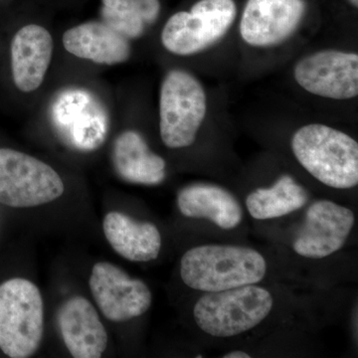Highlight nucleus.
<instances>
[{
	"mask_svg": "<svg viewBox=\"0 0 358 358\" xmlns=\"http://www.w3.org/2000/svg\"><path fill=\"white\" fill-rule=\"evenodd\" d=\"M266 273L267 262L260 252L236 245H200L180 261L181 280L204 293L258 284Z\"/></svg>",
	"mask_w": 358,
	"mask_h": 358,
	"instance_id": "1",
	"label": "nucleus"
},
{
	"mask_svg": "<svg viewBox=\"0 0 358 358\" xmlns=\"http://www.w3.org/2000/svg\"><path fill=\"white\" fill-rule=\"evenodd\" d=\"M294 155L322 185L350 189L358 183V143L348 134L322 124L301 127L292 138Z\"/></svg>",
	"mask_w": 358,
	"mask_h": 358,
	"instance_id": "2",
	"label": "nucleus"
},
{
	"mask_svg": "<svg viewBox=\"0 0 358 358\" xmlns=\"http://www.w3.org/2000/svg\"><path fill=\"white\" fill-rule=\"evenodd\" d=\"M274 298L257 284L205 293L193 308L195 324L213 338H233L258 327L272 312Z\"/></svg>",
	"mask_w": 358,
	"mask_h": 358,
	"instance_id": "3",
	"label": "nucleus"
},
{
	"mask_svg": "<svg viewBox=\"0 0 358 358\" xmlns=\"http://www.w3.org/2000/svg\"><path fill=\"white\" fill-rule=\"evenodd\" d=\"M44 329L41 293L34 282L14 278L0 285V350L11 358L30 357Z\"/></svg>",
	"mask_w": 358,
	"mask_h": 358,
	"instance_id": "4",
	"label": "nucleus"
},
{
	"mask_svg": "<svg viewBox=\"0 0 358 358\" xmlns=\"http://www.w3.org/2000/svg\"><path fill=\"white\" fill-rule=\"evenodd\" d=\"M203 86L190 73L173 70L160 87L159 131L169 148L190 147L206 115Z\"/></svg>",
	"mask_w": 358,
	"mask_h": 358,
	"instance_id": "5",
	"label": "nucleus"
},
{
	"mask_svg": "<svg viewBox=\"0 0 358 358\" xmlns=\"http://www.w3.org/2000/svg\"><path fill=\"white\" fill-rule=\"evenodd\" d=\"M236 13L234 0H199L190 11L169 17L162 29V45L179 56L206 50L225 36Z\"/></svg>",
	"mask_w": 358,
	"mask_h": 358,
	"instance_id": "6",
	"label": "nucleus"
},
{
	"mask_svg": "<svg viewBox=\"0 0 358 358\" xmlns=\"http://www.w3.org/2000/svg\"><path fill=\"white\" fill-rule=\"evenodd\" d=\"M65 186L50 166L24 152L0 148V203L30 208L58 199Z\"/></svg>",
	"mask_w": 358,
	"mask_h": 358,
	"instance_id": "7",
	"label": "nucleus"
},
{
	"mask_svg": "<svg viewBox=\"0 0 358 358\" xmlns=\"http://www.w3.org/2000/svg\"><path fill=\"white\" fill-rule=\"evenodd\" d=\"M294 76L313 95L350 100L358 95V55L338 50L315 52L296 63Z\"/></svg>",
	"mask_w": 358,
	"mask_h": 358,
	"instance_id": "8",
	"label": "nucleus"
},
{
	"mask_svg": "<svg viewBox=\"0 0 358 358\" xmlns=\"http://www.w3.org/2000/svg\"><path fill=\"white\" fill-rule=\"evenodd\" d=\"M89 286L101 312L112 322L136 319L152 306V294L148 285L110 263L94 266Z\"/></svg>",
	"mask_w": 358,
	"mask_h": 358,
	"instance_id": "9",
	"label": "nucleus"
},
{
	"mask_svg": "<svg viewBox=\"0 0 358 358\" xmlns=\"http://www.w3.org/2000/svg\"><path fill=\"white\" fill-rule=\"evenodd\" d=\"M355 222V213L348 207L331 200L313 202L294 237V251L308 259L331 256L345 246Z\"/></svg>",
	"mask_w": 358,
	"mask_h": 358,
	"instance_id": "10",
	"label": "nucleus"
},
{
	"mask_svg": "<svg viewBox=\"0 0 358 358\" xmlns=\"http://www.w3.org/2000/svg\"><path fill=\"white\" fill-rule=\"evenodd\" d=\"M305 13L303 0H248L240 35L250 46H275L296 32Z\"/></svg>",
	"mask_w": 358,
	"mask_h": 358,
	"instance_id": "11",
	"label": "nucleus"
},
{
	"mask_svg": "<svg viewBox=\"0 0 358 358\" xmlns=\"http://www.w3.org/2000/svg\"><path fill=\"white\" fill-rule=\"evenodd\" d=\"M58 324L67 350L75 358H99L108 345V334L94 306L84 296L65 301Z\"/></svg>",
	"mask_w": 358,
	"mask_h": 358,
	"instance_id": "12",
	"label": "nucleus"
},
{
	"mask_svg": "<svg viewBox=\"0 0 358 358\" xmlns=\"http://www.w3.org/2000/svg\"><path fill=\"white\" fill-rule=\"evenodd\" d=\"M11 70L16 88L31 93L41 86L50 66L53 39L43 26H23L11 42Z\"/></svg>",
	"mask_w": 358,
	"mask_h": 358,
	"instance_id": "13",
	"label": "nucleus"
},
{
	"mask_svg": "<svg viewBox=\"0 0 358 358\" xmlns=\"http://www.w3.org/2000/svg\"><path fill=\"white\" fill-rule=\"evenodd\" d=\"M63 46L72 55L96 64H121L131 56L129 40L103 21H89L70 28Z\"/></svg>",
	"mask_w": 358,
	"mask_h": 358,
	"instance_id": "14",
	"label": "nucleus"
},
{
	"mask_svg": "<svg viewBox=\"0 0 358 358\" xmlns=\"http://www.w3.org/2000/svg\"><path fill=\"white\" fill-rule=\"evenodd\" d=\"M178 207L185 217L207 219L223 230L234 229L243 219L241 204L232 193L218 185L186 186L178 192Z\"/></svg>",
	"mask_w": 358,
	"mask_h": 358,
	"instance_id": "15",
	"label": "nucleus"
},
{
	"mask_svg": "<svg viewBox=\"0 0 358 358\" xmlns=\"http://www.w3.org/2000/svg\"><path fill=\"white\" fill-rule=\"evenodd\" d=\"M103 229L112 248L127 260L150 262L159 255L162 235L155 224L113 211L103 219Z\"/></svg>",
	"mask_w": 358,
	"mask_h": 358,
	"instance_id": "16",
	"label": "nucleus"
},
{
	"mask_svg": "<svg viewBox=\"0 0 358 358\" xmlns=\"http://www.w3.org/2000/svg\"><path fill=\"white\" fill-rule=\"evenodd\" d=\"M113 162L120 178L134 185H157L166 178V160L152 152L143 136L134 131L117 136Z\"/></svg>",
	"mask_w": 358,
	"mask_h": 358,
	"instance_id": "17",
	"label": "nucleus"
},
{
	"mask_svg": "<svg viewBox=\"0 0 358 358\" xmlns=\"http://www.w3.org/2000/svg\"><path fill=\"white\" fill-rule=\"evenodd\" d=\"M308 201L307 190L291 176H282L271 187L258 188L250 193L246 207L252 217L268 220L300 210Z\"/></svg>",
	"mask_w": 358,
	"mask_h": 358,
	"instance_id": "18",
	"label": "nucleus"
},
{
	"mask_svg": "<svg viewBox=\"0 0 358 358\" xmlns=\"http://www.w3.org/2000/svg\"><path fill=\"white\" fill-rule=\"evenodd\" d=\"M103 22L127 39H136L157 20L159 0H101Z\"/></svg>",
	"mask_w": 358,
	"mask_h": 358,
	"instance_id": "19",
	"label": "nucleus"
},
{
	"mask_svg": "<svg viewBox=\"0 0 358 358\" xmlns=\"http://www.w3.org/2000/svg\"><path fill=\"white\" fill-rule=\"evenodd\" d=\"M224 358H250L251 355H248L247 352H242V350H234V352H231L226 353L223 357Z\"/></svg>",
	"mask_w": 358,
	"mask_h": 358,
	"instance_id": "20",
	"label": "nucleus"
},
{
	"mask_svg": "<svg viewBox=\"0 0 358 358\" xmlns=\"http://www.w3.org/2000/svg\"><path fill=\"white\" fill-rule=\"evenodd\" d=\"M352 2L353 4H355V6H357L358 0H352Z\"/></svg>",
	"mask_w": 358,
	"mask_h": 358,
	"instance_id": "21",
	"label": "nucleus"
}]
</instances>
